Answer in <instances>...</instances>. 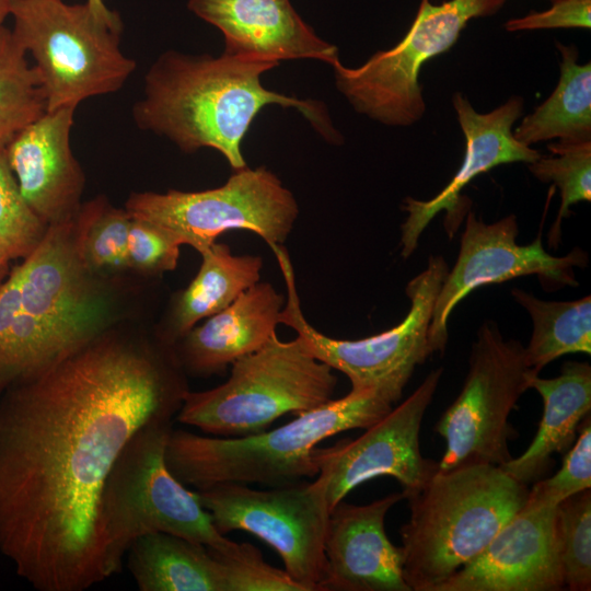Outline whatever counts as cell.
<instances>
[{
  "label": "cell",
  "mask_w": 591,
  "mask_h": 591,
  "mask_svg": "<svg viewBox=\"0 0 591 591\" xmlns=\"http://www.w3.org/2000/svg\"><path fill=\"white\" fill-rule=\"evenodd\" d=\"M529 389L543 399V415L528 449L500 467L513 479L528 485L548 468L552 455L567 451L573 443L581 420L591 409V367L567 361L559 375L542 379L533 375Z\"/></svg>",
  "instance_id": "22"
},
{
  "label": "cell",
  "mask_w": 591,
  "mask_h": 591,
  "mask_svg": "<svg viewBox=\"0 0 591 591\" xmlns=\"http://www.w3.org/2000/svg\"><path fill=\"white\" fill-rule=\"evenodd\" d=\"M200 256L196 276L172 297L163 322L154 332L170 345L260 281L264 262L258 255H235L229 245L216 242Z\"/></svg>",
  "instance_id": "23"
},
{
  "label": "cell",
  "mask_w": 591,
  "mask_h": 591,
  "mask_svg": "<svg viewBox=\"0 0 591 591\" xmlns=\"http://www.w3.org/2000/svg\"><path fill=\"white\" fill-rule=\"evenodd\" d=\"M404 499L391 494L368 505L339 501L329 513L324 552V591H412L403 549L389 540L385 517Z\"/></svg>",
  "instance_id": "19"
},
{
  "label": "cell",
  "mask_w": 591,
  "mask_h": 591,
  "mask_svg": "<svg viewBox=\"0 0 591 591\" xmlns=\"http://www.w3.org/2000/svg\"><path fill=\"white\" fill-rule=\"evenodd\" d=\"M47 111L45 93L11 28L0 26V150Z\"/></svg>",
  "instance_id": "27"
},
{
  "label": "cell",
  "mask_w": 591,
  "mask_h": 591,
  "mask_svg": "<svg viewBox=\"0 0 591 591\" xmlns=\"http://www.w3.org/2000/svg\"><path fill=\"white\" fill-rule=\"evenodd\" d=\"M189 391L173 345L111 328L0 395V552L38 591L111 578L99 525L130 438Z\"/></svg>",
  "instance_id": "1"
},
{
  "label": "cell",
  "mask_w": 591,
  "mask_h": 591,
  "mask_svg": "<svg viewBox=\"0 0 591 591\" xmlns=\"http://www.w3.org/2000/svg\"><path fill=\"white\" fill-rule=\"evenodd\" d=\"M514 215L485 223L468 212L454 267L441 285L429 325L433 352H443L448 343V321L452 310L478 287L526 275H537L549 290L576 287L573 267H584L587 254L576 248L565 256L548 254L541 234L529 245H519Z\"/></svg>",
  "instance_id": "15"
},
{
  "label": "cell",
  "mask_w": 591,
  "mask_h": 591,
  "mask_svg": "<svg viewBox=\"0 0 591 591\" xmlns=\"http://www.w3.org/2000/svg\"><path fill=\"white\" fill-rule=\"evenodd\" d=\"M278 65L222 54H162L144 76L142 96L132 107L137 126L193 153L219 151L233 171L246 167L241 144L256 115L267 105L294 107L331 142L341 137L323 104L277 93L260 77Z\"/></svg>",
  "instance_id": "2"
},
{
  "label": "cell",
  "mask_w": 591,
  "mask_h": 591,
  "mask_svg": "<svg viewBox=\"0 0 591 591\" xmlns=\"http://www.w3.org/2000/svg\"><path fill=\"white\" fill-rule=\"evenodd\" d=\"M452 104L465 138L462 165L450 183L429 200L406 198L402 209L408 213L401 227V254L407 258L418 245L427 225L441 211L447 212L445 230L452 236L464 217L462 189L477 175L495 166L536 161L541 154L518 141L512 127L523 112V99L512 96L489 113L474 109L467 97L460 92L453 94Z\"/></svg>",
  "instance_id": "17"
},
{
  "label": "cell",
  "mask_w": 591,
  "mask_h": 591,
  "mask_svg": "<svg viewBox=\"0 0 591 591\" xmlns=\"http://www.w3.org/2000/svg\"><path fill=\"white\" fill-rule=\"evenodd\" d=\"M125 209L199 254L230 230L253 232L269 247L282 245L299 217L293 194L265 166L233 171L211 189L132 193Z\"/></svg>",
  "instance_id": "10"
},
{
  "label": "cell",
  "mask_w": 591,
  "mask_h": 591,
  "mask_svg": "<svg viewBox=\"0 0 591 591\" xmlns=\"http://www.w3.org/2000/svg\"><path fill=\"white\" fill-rule=\"evenodd\" d=\"M271 250L287 287L280 324L292 328L317 360L344 373L351 389L372 390L390 404L397 403L416 367L433 354L429 325L437 296L449 271L443 257H430L427 268L408 282L406 294L410 306L399 324L370 337L349 340L328 337L306 321L289 255L281 245Z\"/></svg>",
  "instance_id": "9"
},
{
  "label": "cell",
  "mask_w": 591,
  "mask_h": 591,
  "mask_svg": "<svg viewBox=\"0 0 591 591\" xmlns=\"http://www.w3.org/2000/svg\"><path fill=\"white\" fill-rule=\"evenodd\" d=\"M187 7L222 33L229 56L276 65L316 59L332 66L339 59L337 47L318 37L290 0H188Z\"/></svg>",
  "instance_id": "20"
},
{
  "label": "cell",
  "mask_w": 591,
  "mask_h": 591,
  "mask_svg": "<svg viewBox=\"0 0 591 591\" xmlns=\"http://www.w3.org/2000/svg\"><path fill=\"white\" fill-rule=\"evenodd\" d=\"M336 385L334 370L317 360L299 336L283 341L276 334L233 362L224 383L188 391L175 419L217 437L253 434L283 415H300L327 403Z\"/></svg>",
  "instance_id": "7"
},
{
  "label": "cell",
  "mask_w": 591,
  "mask_h": 591,
  "mask_svg": "<svg viewBox=\"0 0 591 591\" xmlns=\"http://www.w3.org/2000/svg\"><path fill=\"white\" fill-rule=\"evenodd\" d=\"M131 216L106 198L82 202L73 218V240L81 262L103 275L127 269V236Z\"/></svg>",
  "instance_id": "28"
},
{
  "label": "cell",
  "mask_w": 591,
  "mask_h": 591,
  "mask_svg": "<svg viewBox=\"0 0 591 591\" xmlns=\"http://www.w3.org/2000/svg\"><path fill=\"white\" fill-rule=\"evenodd\" d=\"M552 1H554V0H552Z\"/></svg>",
  "instance_id": "40"
},
{
  "label": "cell",
  "mask_w": 591,
  "mask_h": 591,
  "mask_svg": "<svg viewBox=\"0 0 591 591\" xmlns=\"http://www.w3.org/2000/svg\"><path fill=\"white\" fill-rule=\"evenodd\" d=\"M47 225L22 197L0 151V252L10 260L27 257L40 243Z\"/></svg>",
  "instance_id": "31"
},
{
  "label": "cell",
  "mask_w": 591,
  "mask_h": 591,
  "mask_svg": "<svg viewBox=\"0 0 591 591\" xmlns=\"http://www.w3.org/2000/svg\"><path fill=\"white\" fill-rule=\"evenodd\" d=\"M10 259L0 252V285L7 275V268Z\"/></svg>",
  "instance_id": "38"
},
{
  "label": "cell",
  "mask_w": 591,
  "mask_h": 591,
  "mask_svg": "<svg viewBox=\"0 0 591 591\" xmlns=\"http://www.w3.org/2000/svg\"><path fill=\"white\" fill-rule=\"evenodd\" d=\"M208 548L219 565L223 591H305L285 570L266 563L250 543L232 541L224 548Z\"/></svg>",
  "instance_id": "32"
},
{
  "label": "cell",
  "mask_w": 591,
  "mask_h": 591,
  "mask_svg": "<svg viewBox=\"0 0 591 591\" xmlns=\"http://www.w3.org/2000/svg\"><path fill=\"white\" fill-rule=\"evenodd\" d=\"M579 433L567 450L560 470L549 478L535 483L528 498L558 506L566 498L591 487L590 415L580 424Z\"/></svg>",
  "instance_id": "33"
},
{
  "label": "cell",
  "mask_w": 591,
  "mask_h": 591,
  "mask_svg": "<svg viewBox=\"0 0 591 591\" xmlns=\"http://www.w3.org/2000/svg\"><path fill=\"white\" fill-rule=\"evenodd\" d=\"M285 302L270 282L259 281L193 327L173 345L187 378L222 375L233 362L266 345L277 334Z\"/></svg>",
  "instance_id": "21"
},
{
  "label": "cell",
  "mask_w": 591,
  "mask_h": 591,
  "mask_svg": "<svg viewBox=\"0 0 591 591\" xmlns=\"http://www.w3.org/2000/svg\"><path fill=\"white\" fill-rule=\"evenodd\" d=\"M564 587L557 506L526 498L486 548L433 591H557Z\"/></svg>",
  "instance_id": "16"
},
{
  "label": "cell",
  "mask_w": 591,
  "mask_h": 591,
  "mask_svg": "<svg viewBox=\"0 0 591 591\" xmlns=\"http://www.w3.org/2000/svg\"><path fill=\"white\" fill-rule=\"evenodd\" d=\"M117 313L112 288L77 253L73 219L48 225L0 285V395L113 328Z\"/></svg>",
  "instance_id": "3"
},
{
  "label": "cell",
  "mask_w": 591,
  "mask_h": 591,
  "mask_svg": "<svg viewBox=\"0 0 591 591\" xmlns=\"http://www.w3.org/2000/svg\"><path fill=\"white\" fill-rule=\"evenodd\" d=\"M74 112L46 111L3 150L22 197L47 227L72 220L82 204L84 173L70 146Z\"/></svg>",
  "instance_id": "18"
},
{
  "label": "cell",
  "mask_w": 591,
  "mask_h": 591,
  "mask_svg": "<svg viewBox=\"0 0 591 591\" xmlns=\"http://www.w3.org/2000/svg\"><path fill=\"white\" fill-rule=\"evenodd\" d=\"M552 8L506 22L508 32L546 28H590L591 0H554Z\"/></svg>",
  "instance_id": "35"
},
{
  "label": "cell",
  "mask_w": 591,
  "mask_h": 591,
  "mask_svg": "<svg viewBox=\"0 0 591 591\" xmlns=\"http://www.w3.org/2000/svg\"><path fill=\"white\" fill-rule=\"evenodd\" d=\"M553 157H540L529 164L531 173L543 183H553L560 190L561 204L549 239L560 231L570 206L591 200V141L548 144Z\"/></svg>",
  "instance_id": "29"
},
{
  "label": "cell",
  "mask_w": 591,
  "mask_h": 591,
  "mask_svg": "<svg viewBox=\"0 0 591 591\" xmlns=\"http://www.w3.org/2000/svg\"><path fill=\"white\" fill-rule=\"evenodd\" d=\"M528 495L525 484L488 464L438 470L405 495L410 514L401 528V547L412 591H433L478 556Z\"/></svg>",
  "instance_id": "5"
},
{
  "label": "cell",
  "mask_w": 591,
  "mask_h": 591,
  "mask_svg": "<svg viewBox=\"0 0 591 591\" xmlns=\"http://www.w3.org/2000/svg\"><path fill=\"white\" fill-rule=\"evenodd\" d=\"M392 409L372 390H356L341 398L297 415L273 430L241 437H204L172 429L165 461L172 474L196 490L221 483L270 487L316 476L312 451L339 432L366 429Z\"/></svg>",
  "instance_id": "4"
},
{
  "label": "cell",
  "mask_w": 591,
  "mask_h": 591,
  "mask_svg": "<svg viewBox=\"0 0 591 591\" xmlns=\"http://www.w3.org/2000/svg\"><path fill=\"white\" fill-rule=\"evenodd\" d=\"M506 0H420L416 18L402 40L375 53L358 68L338 59L332 65L336 86L356 112L381 124L407 127L426 111L419 73L422 65L448 51L468 21L497 13Z\"/></svg>",
  "instance_id": "12"
},
{
  "label": "cell",
  "mask_w": 591,
  "mask_h": 591,
  "mask_svg": "<svg viewBox=\"0 0 591 591\" xmlns=\"http://www.w3.org/2000/svg\"><path fill=\"white\" fill-rule=\"evenodd\" d=\"M181 245L162 229L131 218L127 236V267L146 275H162L176 268Z\"/></svg>",
  "instance_id": "34"
},
{
  "label": "cell",
  "mask_w": 591,
  "mask_h": 591,
  "mask_svg": "<svg viewBox=\"0 0 591 591\" xmlns=\"http://www.w3.org/2000/svg\"><path fill=\"white\" fill-rule=\"evenodd\" d=\"M89 5L101 16L109 21H121L119 14L116 11L111 10L104 0H85Z\"/></svg>",
  "instance_id": "36"
},
{
  "label": "cell",
  "mask_w": 591,
  "mask_h": 591,
  "mask_svg": "<svg viewBox=\"0 0 591 591\" xmlns=\"http://www.w3.org/2000/svg\"><path fill=\"white\" fill-rule=\"evenodd\" d=\"M10 16L14 37L34 60L47 111L117 92L136 69L120 49L123 22L101 16L86 1L13 0Z\"/></svg>",
  "instance_id": "8"
},
{
  "label": "cell",
  "mask_w": 591,
  "mask_h": 591,
  "mask_svg": "<svg viewBox=\"0 0 591 591\" xmlns=\"http://www.w3.org/2000/svg\"><path fill=\"white\" fill-rule=\"evenodd\" d=\"M126 556L140 591H223L219 565L202 544L155 532L137 538Z\"/></svg>",
  "instance_id": "24"
},
{
  "label": "cell",
  "mask_w": 591,
  "mask_h": 591,
  "mask_svg": "<svg viewBox=\"0 0 591 591\" xmlns=\"http://www.w3.org/2000/svg\"><path fill=\"white\" fill-rule=\"evenodd\" d=\"M557 535L566 587L591 589V491L586 489L557 506Z\"/></svg>",
  "instance_id": "30"
},
{
  "label": "cell",
  "mask_w": 591,
  "mask_h": 591,
  "mask_svg": "<svg viewBox=\"0 0 591 591\" xmlns=\"http://www.w3.org/2000/svg\"><path fill=\"white\" fill-rule=\"evenodd\" d=\"M173 422L174 418H158L138 429L105 480L99 525L111 577L121 571L131 544L150 533H169L216 549L232 542L216 529L197 493L166 465Z\"/></svg>",
  "instance_id": "6"
},
{
  "label": "cell",
  "mask_w": 591,
  "mask_h": 591,
  "mask_svg": "<svg viewBox=\"0 0 591 591\" xmlns=\"http://www.w3.org/2000/svg\"><path fill=\"white\" fill-rule=\"evenodd\" d=\"M12 2L13 0H0V26H2L7 18L10 16Z\"/></svg>",
  "instance_id": "37"
},
{
  "label": "cell",
  "mask_w": 591,
  "mask_h": 591,
  "mask_svg": "<svg viewBox=\"0 0 591 591\" xmlns=\"http://www.w3.org/2000/svg\"><path fill=\"white\" fill-rule=\"evenodd\" d=\"M532 320V335L524 347L526 364L536 373L567 354H591V297L573 301H545L520 289L511 291Z\"/></svg>",
  "instance_id": "26"
},
{
  "label": "cell",
  "mask_w": 591,
  "mask_h": 591,
  "mask_svg": "<svg viewBox=\"0 0 591 591\" xmlns=\"http://www.w3.org/2000/svg\"><path fill=\"white\" fill-rule=\"evenodd\" d=\"M0 151H3V150H0Z\"/></svg>",
  "instance_id": "39"
},
{
  "label": "cell",
  "mask_w": 591,
  "mask_h": 591,
  "mask_svg": "<svg viewBox=\"0 0 591 591\" xmlns=\"http://www.w3.org/2000/svg\"><path fill=\"white\" fill-rule=\"evenodd\" d=\"M441 375L442 368L431 371L412 395L357 439L313 449V462L325 483L331 510L354 488L374 477H394L405 497L438 472V462L420 452L419 433Z\"/></svg>",
  "instance_id": "14"
},
{
  "label": "cell",
  "mask_w": 591,
  "mask_h": 591,
  "mask_svg": "<svg viewBox=\"0 0 591 591\" xmlns=\"http://www.w3.org/2000/svg\"><path fill=\"white\" fill-rule=\"evenodd\" d=\"M222 535L242 530L280 556L285 571L305 591H324L325 536L331 513L324 480L293 483L268 490L221 483L196 490Z\"/></svg>",
  "instance_id": "13"
},
{
  "label": "cell",
  "mask_w": 591,
  "mask_h": 591,
  "mask_svg": "<svg viewBox=\"0 0 591 591\" xmlns=\"http://www.w3.org/2000/svg\"><path fill=\"white\" fill-rule=\"evenodd\" d=\"M561 56L556 89L513 130L526 144L558 139L560 143L591 141V63L578 62V50L556 42Z\"/></svg>",
  "instance_id": "25"
},
{
  "label": "cell",
  "mask_w": 591,
  "mask_h": 591,
  "mask_svg": "<svg viewBox=\"0 0 591 591\" xmlns=\"http://www.w3.org/2000/svg\"><path fill=\"white\" fill-rule=\"evenodd\" d=\"M535 374L525 362L523 345L505 339L494 321L484 322L472 345L463 387L434 427L445 441L439 471L510 461L509 442L517 432L509 416Z\"/></svg>",
  "instance_id": "11"
}]
</instances>
